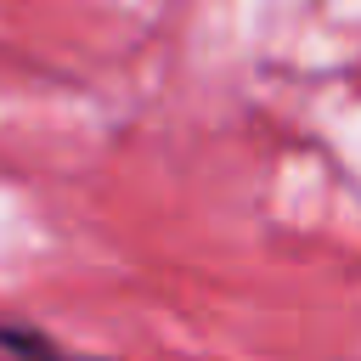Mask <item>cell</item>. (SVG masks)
Returning a JSON list of instances; mask_svg holds the SVG:
<instances>
[{
	"mask_svg": "<svg viewBox=\"0 0 361 361\" xmlns=\"http://www.w3.org/2000/svg\"><path fill=\"white\" fill-rule=\"evenodd\" d=\"M0 355H11V361H96V355H73L68 344H56L45 327H34L23 316L0 322Z\"/></svg>",
	"mask_w": 361,
	"mask_h": 361,
	"instance_id": "1",
	"label": "cell"
}]
</instances>
